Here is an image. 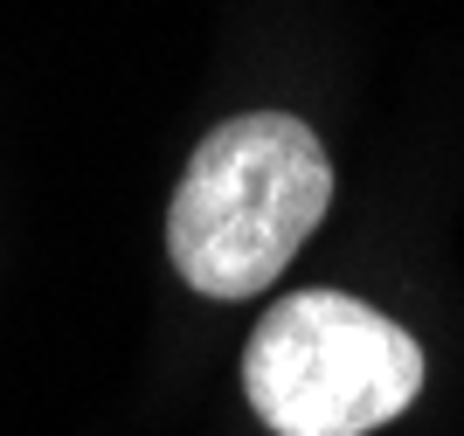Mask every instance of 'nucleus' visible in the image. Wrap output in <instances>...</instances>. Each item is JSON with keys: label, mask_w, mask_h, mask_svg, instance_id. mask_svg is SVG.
I'll return each mask as SVG.
<instances>
[{"label": "nucleus", "mask_w": 464, "mask_h": 436, "mask_svg": "<svg viewBox=\"0 0 464 436\" xmlns=\"http://www.w3.org/2000/svg\"><path fill=\"white\" fill-rule=\"evenodd\" d=\"M243 395L277 436H368L423 395V346L347 291H298L243 346Z\"/></svg>", "instance_id": "f03ea898"}, {"label": "nucleus", "mask_w": 464, "mask_h": 436, "mask_svg": "<svg viewBox=\"0 0 464 436\" xmlns=\"http://www.w3.org/2000/svg\"><path fill=\"white\" fill-rule=\"evenodd\" d=\"M333 208V160L305 118L250 111L194 146L167 208V257L201 298H250Z\"/></svg>", "instance_id": "f257e3e1"}]
</instances>
